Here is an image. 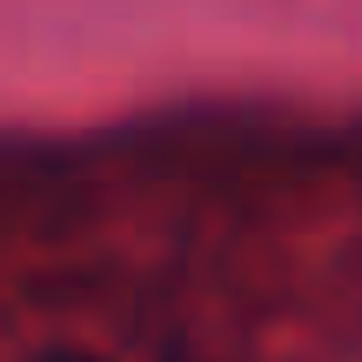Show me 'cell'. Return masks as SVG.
I'll return each mask as SVG.
<instances>
[{
  "label": "cell",
  "mask_w": 362,
  "mask_h": 362,
  "mask_svg": "<svg viewBox=\"0 0 362 362\" xmlns=\"http://www.w3.org/2000/svg\"><path fill=\"white\" fill-rule=\"evenodd\" d=\"M34 362H107V356H88V349H40Z\"/></svg>",
  "instance_id": "6da1fadb"
}]
</instances>
